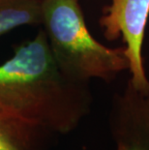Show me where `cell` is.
Segmentation results:
<instances>
[{
    "label": "cell",
    "mask_w": 149,
    "mask_h": 150,
    "mask_svg": "<svg viewBox=\"0 0 149 150\" xmlns=\"http://www.w3.org/2000/svg\"><path fill=\"white\" fill-rule=\"evenodd\" d=\"M42 21L43 0H0V35Z\"/></svg>",
    "instance_id": "cell-6"
},
{
    "label": "cell",
    "mask_w": 149,
    "mask_h": 150,
    "mask_svg": "<svg viewBox=\"0 0 149 150\" xmlns=\"http://www.w3.org/2000/svg\"><path fill=\"white\" fill-rule=\"evenodd\" d=\"M109 128L116 150H149V94L128 81L112 99Z\"/></svg>",
    "instance_id": "cell-4"
},
{
    "label": "cell",
    "mask_w": 149,
    "mask_h": 150,
    "mask_svg": "<svg viewBox=\"0 0 149 150\" xmlns=\"http://www.w3.org/2000/svg\"><path fill=\"white\" fill-rule=\"evenodd\" d=\"M148 18L149 0H110L99 21L107 40L122 38L131 74L129 81L145 94H149V79L143 64L142 46Z\"/></svg>",
    "instance_id": "cell-3"
},
{
    "label": "cell",
    "mask_w": 149,
    "mask_h": 150,
    "mask_svg": "<svg viewBox=\"0 0 149 150\" xmlns=\"http://www.w3.org/2000/svg\"><path fill=\"white\" fill-rule=\"evenodd\" d=\"M56 137L0 108V150H52Z\"/></svg>",
    "instance_id": "cell-5"
},
{
    "label": "cell",
    "mask_w": 149,
    "mask_h": 150,
    "mask_svg": "<svg viewBox=\"0 0 149 150\" xmlns=\"http://www.w3.org/2000/svg\"><path fill=\"white\" fill-rule=\"evenodd\" d=\"M42 24L56 63L71 78L110 82L129 70L124 46L109 47L91 35L80 0H43Z\"/></svg>",
    "instance_id": "cell-2"
},
{
    "label": "cell",
    "mask_w": 149,
    "mask_h": 150,
    "mask_svg": "<svg viewBox=\"0 0 149 150\" xmlns=\"http://www.w3.org/2000/svg\"><path fill=\"white\" fill-rule=\"evenodd\" d=\"M91 105L89 82L60 69L44 29L0 65V108L56 136L77 129Z\"/></svg>",
    "instance_id": "cell-1"
}]
</instances>
